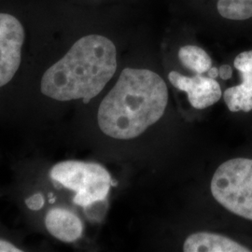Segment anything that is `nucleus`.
I'll return each instance as SVG.
<instances>
[{"instance_id": "obj_1", "label": "nucleus", "mask_w": 252, "mask_h": 252, "mask_svg": "<svg viewBox=\"0 0 252 252\" xmlns=\"http://www.w3.org/2000/svg\"><path fill=\"white\" fill-rule=\"evenodd\" d=\"M32 43L26 72L6 125L36 141L52 137L69 105H89L118 69L114 41L102 33L70 34V7L61 0H32Z\"/></svg>"}, {"instance_id": "obj_2", "label": "nucleus", "mask_w": 252, "mask_h": 252, "mask_svg": "<svg viewBox=\"0 0 252 252\" xmlns=\"http://www.w3.org/2000/svg\"><path fill=\"white\" fill-rule=\"evenodd\" d=\"M167 102V86L158 74L126 67L100 101L96 126L109 138L133 139L162 118Z\"/></svg>"}, {"instance_id": "obj_3", "label": "nucleus", "mask_w": 252, "mask_h": 252, "mask_svg": "<svg viewBox=\"0 0 252 252\" xmlns=\"http://www.w3.org/2000/svg\"><path fill=\"white\" fill-rule=\"evenodd\" d=\"M32 0H0V124L26 72L32 43Z\"/></svg>"}, {"instance_id": "obj_4", "label": "nucleus", "mask_w": 252, "mask_h": 252, "mask_svg": "<svg viewBox=\"0 0 252 252\" xmlns=\"http://www.w3.org/2000/svg\"><path fill=\"white\" fill-rule=\"evenodd\" d=\"M32 162L60 196L69 193L73 206L82 208L90 220L103 218L109 191L114 185L103 165L77 160L51 162L36 158Z\"/></svg>"}, {"instance_id": "obj_5", "label": "nucleus", "mask_w": 252, "mask_h": 252, "mask_svg": "<svg viewBox=\"0 0 252 252\" xmlns=\"http://www.w3.org/2000/svg\"><path fill=\"white\" fill-rule=\"evenodd\" d=\"M210 189L227 211L252 222V158L234 157L222 162L213 175Z\"/></svg>"}, {"instance_id": "obj_6", "label": "nucleus", "mask_w": 252, "mask_h": 252, "mask_svg": "<svg viewBox=\"0 0 252 252\" xmlns=\"http://www.w3.org/2000/svg\"><path fill=\"white\" fill-rule=\"evenodd\" d=\"M27 221L37 231L63 243L79 241L84 232L81 217L63 204L48 205Z\"/></svg>"}, {"instance_id": "obj_7", "label": "nucleus", "mask_w": 252, "mask_h": 252, "mask_svg": "<svg viewBox=\"0 0 252 252\" xmlns=\"http://www.w3.org/2000/svg\"><path fill=\"white\" fill-rule=\"evenodd\" d=\"M168 80L174 87L188 94L190 105L197 109H204L216 104L222 96L220 85L210 77L197 74L189 78L177 71H171Z\"/></svg>"}, {"instance_id": "obj_8", "label": "nucleus", "mask_w": 252, "mask_h": 252, "mask_svg": "<svg viewBox=\"0 0 252 252\" xmlns=\"http://www.w3.org/2000/svg\"><path fill=\"white\" fill-rule=\"evenodd\" d=\"M234 66L241 76V83L227 88L223 99L231 112L250 113L252 111V50L237 54Z\"/></svg>"}, {"instance_id": "obj_9", "label": "nucleus", "mask_w": 252, "mask_h": 252, "mask_svg": "<svg viewBox=\"0 0 252 252\" xmlns=\"http://www.w3.org/2000/svg\"><path fill=\"white\" fill-rule=\"evenodd\" d=\"M185 252H251L249 246L222 234L196 233L186 239Z\"/></svg>"}, {"instance_id": "obj_10", "label": "nucleus", "mask_w": 252, "mask_h": 252, "mask_svg": "<svg viewBox=\"0 0 252 252\" xmlns=\"http://www.w3.org/2000/svg\"><path fill=\"white\" fill-rule=\"evenodd\" d=\"M179 58L180 63L186 68L200 75L207 72L212 67L210 56L205 50L198 46L181 47L179 51Z\"/></svg>"}, {"instance_id": "obj_11", "label": "nucleus", "mask_w": 252, "mask_h": 252, "mask_svg": "<svg viewBox=\"0 0 252 252\" xmlns=\"http://www.w3.org/2000/svg\"><path fill=\"white\" fill-rule=\"evenodd\" d=\"M217 9L223 18L229 20L252 18V0H218Z\"/></svg>"}, {"instance_id": "obj_12", "label": "nucleus", "mask_w": 252, "mask_h": 252, "mask_svg": "<svg viewBox=\"0 0 252 252\" xmlns=\"http://www.w3.org/2000/svg\"><path fill=\"white\" fill-rule=\"evenodd\" d=\"M29 248L20 234H13L4 226H0V252H28Z\"/></svg>"}, {"instance_id": "obj_13", "label": "nucleus", "mask_w": 252, "mask_h": 252, "mask_svg": "<svg viewBox=\"0 0 252 252\" xmlns=\"http://www.w3.org/2000/svg\"><path fill=\"white\" fill-rule=\"evenodd\" d=\"M219 76L222 80H229L233 76V68L229 64H223L219 68Z\"/></svg>"}, {"instance_id": "obj_14", "label": "nucleus", "mask_w": 252, "mask_h": 252, "mask_svg": "<svg viewBox=\"0 0 252 252\" xmlns=\"http://www.w3.org/2000/svg\"><path fill=\"white\" fill-rule=\"evenodd\" d=\"M207 73H208V77L212 79H216L217 77H219V69L217 67H211Z\"/></svg>"}]
</instances>
